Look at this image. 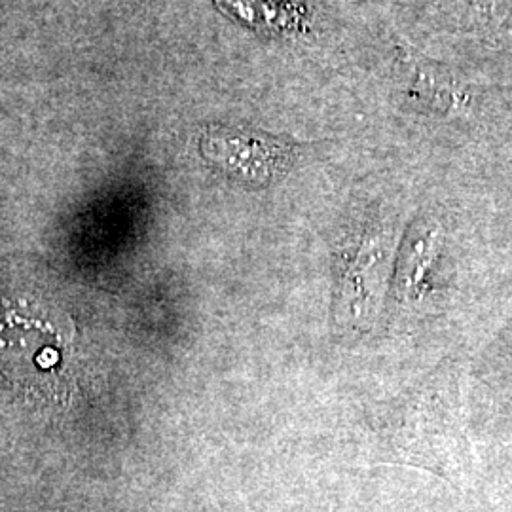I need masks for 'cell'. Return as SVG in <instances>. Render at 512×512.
<instances>
[{"mask_svg": "<svg viewBox=\"0 0 512 512\" xmlns=\"http://www.w3.org/2000/svg\"><path fill=\"white\" fill-rule=\"evenodd\" d=\"M203 148L213 164L245 183H272L293 160L289 145L262 133H213L205 139Z\"/></svg>", "mask_w": 512, "mask_h": 512, "instance_id": "1", "label": "cell"}]
</instances>
